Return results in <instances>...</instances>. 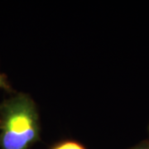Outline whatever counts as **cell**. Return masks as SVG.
Returning a JSON list of instances; mask_svg holds the SVG:
<instances>
[{
    "label": "cell",
    "mask_w": 149,
    "mask_h": 149,
    "mask_svg": "<svg viewBox=\"0 0 149 149\" xmlns=\"http://www.w3.org/2000/svg\"><path fill=\"white\" fill-rule=\"evenodd\" d=\"M52 149H85L81 144L74 141H65L55 145Z\"/></svg>",
    "instance_id": "obj_2"
},
{
    "label": "cell",
    "mask_w": 149,
    "mask_h": 149,
    "mask_svg": "<svg viewBox=\"0 0 149 149\" xmlns=\"http://www.w3.org/2000/svg\"><path fill=\"white\" fill-rule=\"evenodd\" d=\"M130 149H149V141H144Z\"/></svg>",
    "instance_id": "obj_4"
},
{
    "label": "cell",
    "mask_w": 149,
    "mask_h": 149,
    "mask_svg": "<svg viewBox=\"0 0 149 149\" xmlns=\"http://www.w3.org/2000/svg\"><path fill=\"white\" fill-rule=\"evenodd\" d=\"M0 88L3 89L5 91H11V86L8 84V80L6 79V76L2 73H0Z\"/></svg>",
    "instance_id": "obj_3"
},
{
    "label": "cell",
    "mask_w": 149,
    "mask_h": 149,
    "mask_svg": "<svg viewBox=\"0 0 149 149\" xmlns=\"http://www.w3.org/2000/svg\"><path fill=\"white\" fill-rule=\"evenodd\" d=\"M39 137L38 113L29 96L18 94L0 105V149H30Z\"/></svg>",
    "instance_id": "obj_1"
},
{
    "label": "cell",
    "mask_w": 149,
    "mask_h": 149,
    "mask_svg": "<svg viewBox=\"0 0 149 149\" xmlns=\"http://www.w3.org/2000/svg\"><path fill=\"white\" fill-rule=\"evenodd\" d=\"M148 129H149V128H148Z\"/></svg>",
    "instance_id": "obj_5"
}]
</instances>
